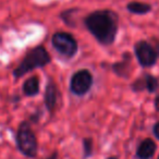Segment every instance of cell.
Instances as JSON below:
<instances>
[{
  "label": "cell",
  "instance_id": "cell-1",
  "mask_svg": "<svg viewBox=\"0 0 159 159\" xmlns=\"http://www.w3.org/2000/svg\"><path fill=\"white\" fill-rule=\"evenodd\" d=\"M85 27L102 46L115 44L119 32V16L111 9H102L89 13L83 20Z\"/></svg>",
  "mask_w": 159,
  "mask_h": 159
},
{
  "label": "cell",
  "instance_id": "cell-2",
  "mask_svg": "<svg viewBox=\"0 0 159 159\" xmlns=\"http://www.w3.org/2000/svg\"><path fill=\"white\" fill-rule=\"evenodd\" d=\"M50 62V53L43 45H38L27 51L26 55L23 57V59L19 63V66L13 70L12 75L16 80H19L36 69L45 68Z\"/></svg>",
  "mask_w": 159,
  "mask_h": 159
},
{
  "label": "cell",
  "instance_id": "cell-3",
  "mask_svg": "<svg viewBox=\"0 0 159 159\" xmlns=\"http://www.w3.org/2000/svg\"><path fill=\"white\" fill-rule=\"evenodd\" d=\"M16 144L18 150L24 157L33 159L38 154V141L35 132L32 129V124L27 120L22 121L16 129Z\"/></svg>",
  "mask_w": 159,
  "mask_h": 159
},
{
  "label": "cell",
  "instance_id": "cell-4",
  "mask_svg": "<svg viewBox=\"0 0 159 159\" xmlns=\"http://www.w3.org/2000/svg\"><path fill=\"white\" fill-rule=\"evenodd\" d=\"M51 45L58 55L66 60L74 58L79 51L76 38L68 32H56L51 37Z\"/></svg>",
  "mask_w": 159,
  "mask_h": 159
},
{
  "label": "cell",
  "instance_id": "cell-5",
  "mask_svg": "<svg viewBox=\"0 0 159 159\" xmlns=\"http://www.w3.org/2000/svg\"><path fill=\"white\" fill-rule=\"evenodd\" d=\"M94 84L93 73L89 69H80L72 74L69 83L70 92L76 97H83L91 92Z\"/></svg>",
  "mask_w": 159,
  "mask_h": 159
},
{
  "label": "cell",
  "instance_id": "cell-6",
  "mask_svg": "<svg viewBox=\"0 0 159 159\" xmlns=\"http://www.w3.org/2000/svg\"><path fill=\"white\" fill-rule=\"evenodd\" d=\"M133 52L142 68L149 69L157 63L158 56L154 46L148 40L141 39L135 43L133 46Z\"/></svg>",
  "mask_w": 159,
  "mask_h": 159
},
{
  "label": "cell",
  "instance_id": "cell-7",
  "mask_svg": "<svg viewBox=\"0 0 159 159\" xmlns=\"http://www.w3.org/2000/svg\"><path fill=\"white\" fill-rule=\"evenodd\" d=\"M60 97H61V93L58 87L57 83L53 81L51 77H49L48 82L45 87V93H44V105L46 110L48 111L50 115L55 112L56 108L58 106V102H59Z\"/></svg>",
  "mask_w": 159,
  "mask_h": 159
},
{
  "label": "cell",
  "instance_id": "cell-8",
  "mask_svg": "<svg viewBox=\"0 0 159 159\" xmlns=\"http://www.w3.org/2000/svg\"><path fill=\"white\" fill-rule=\"evenodd\" d=\"M132 60L133 57L129 51L122 53V58L120 61H117L111 64V70L117 75L118 77L121 79H129L132 73Z\"/></svg>",
  "mask_w": 159,
  "mask_h": 159
},
{
  "label": "cell",
  "instance_id": "cell-9",
  "mask_svg": "<svg viewBox=\"0 0 159 159\" xmlns=\"http://www.w3.org/2000/svg\"><path fill=\"white\" fill-rule=\"evenodd\" d=\"M157 144L150 137H146L139 142L135 150V157L137 159H152L156 154Z\"/></svg>",
  "mask_w": 159,
  "mask_h": 159
},
{
  "label": "cell",
  "instance_id": "cell-10",
  "mask_svg": "<svg viewBox=\"0 0 159 159\" xmlns=\"http://www.w3.org/2000/svg\"><path fill=\"white\" fill-rule=\"evenodd\" d=\"M22 92L26 97H35L40 92V80L39 76L33 75L23 82Z\"/></svg>",
  "mask_w": 159,
  "mask_h": 159
},
{
  "label": "cell",
  "instance_id": "cell-11",
  "mask_svg": "<svg viewBox=\"0 0 159 159\" xmlns=\"http://www.w3.org/2000/svg\"><path fill=\"white\" fill-rule=\"evenodd\" d=\"M125 9L131 14H135V16H145L152 11V6L147 2H141L137 0H133L126 3Z\"/></svg>",
  "mask_w": 159,
  "mask_h": 159
},
{
  "label": "cell",
  "instance_id": "cell-12",
  "mask_svg": "<svg viewBox=\"0 0 159 159\" xmlns=\"http://www.w3.org/2000/svg\"><path fill=\"white\" fill-rule=\"evenodd\" d=\"M80 9L79 8H70V9L63 10L61 13L59 14V18L61 21L69 27L72 29H76L77 26V13H79Z\"/></svg>",
  "mask_w": 159,
  "mask_h": 159
},
{
  "label": "cell",
  "instance_id": "cell-13",
  "mask_svg": "<svg viewBox=\"0 0 159 159\" xmlns=\"http://www.w3.org/2000/svg\"><path fill=\"white\" fill-rule=\"evenodd\" d=\"M144 82H145V89L146 92L149 94H154L158 91L159 89V81L155 75L150 73H144Z\"/></svg>",
  "mask_w": 159,
  "mask_h": 159
},
{
  "label": "cell",
  "instance_id": "cell-14",
  "mask_svg": "<svg viewBox=\"0 0 159 159\" xmlns=\"http://www.w3.org/2000/svg\"><path fill=\"white\" fill-rule=\"evenodd\" d=\"M82 159H89L94 155V139L92 137H84L82 139Z\"/></svg>",
  "mask_w": 159,
  "mask_h": 159
},
{
  "label": "cell",
  "instance_id": "cell-15",
  "mask_svg": "<svg viewBox=\"0 0 159 159\" xmlns=\"http://www.w3.org/2000/svg\"><path fill=\"white\" fill-rule=\"evenodd\" d=\"M131 89H132V92H134V93H141V92L146 91L143 75L137 77L136 80H134V81L131 83Z\"/></svg>",
  "mask_w": 159,
  "mask_h": 159
},
{
  "label": "cell",
  "instance_id": "cell-16",
  "mask_svg": "<svg viewBox=\"0 0 159 159\" xmlns=\"http://www.w3.org/2000/svg\"><path fill=\"white\" fill-rule=\"evenodd\" d=\"M43 115H44V112H43L42 109L37 108L31 116H30V118H29V120H27V121H29L31 124H36V123H38V122L40 121V119L43 118Z\"/></svg>",
  "mask_w": 159,
  "mask_h": 159
},
{
  "label": "cell",
  "instance_id": "cell-17",
  "mask_svg": "<svg viewBox=\"0 0 159 159\" xmlns=\"http://www.w3.org/2000/svg\"><path fill=\"white\" fill-rule=\"evenodd\" d=\"M152 134H154V136L159 141V121H157L156 123L152 125Z\"/></svg>",
  "mask_w": 159,
  "mask_h": 159
},
{
  "label": "cell",
  "instance_id": "cell-18",
  "mask_svg": "<svg viewBox=\"0 0 159 159\" xmlns=\"http://www.w3.org/2000/svg\"><path fill=\"white\" fill-rule=\"evenodd\" d=\"M154 106H155V110L159 111V94L155 97L154 99Z\"/></svg>",
  "mask_w": 159,
  "mask_h": 159
},
{
  "label": "cell",
  "instance_id": "cell-19",
  "mask_svg": "<svg viewBox=\"0 0 159 159\" xmlns=\"http://www.w3.org/2000/svg\"><path fill=\"white\" fill-rule=\"evenodd\" d=\"M58 157H59V152H58V150H55V152L51 155H49L46 159H58Z\"/></svg>",
  "mask_w": 159,
  "mask_h": 159
},
{
  "label": "cell",
  "instance_id": "cell-20",
  "mask_svg": "<svg viewBox=\"0 0 159 159\" xmlns=\"http://www.w3.org/2000/svg\"><path fill=\"white\" fill-rule=\"evenodd\" d=\"M154 40L156 42V46H154V48H155V50H156L157 56H158V58H159V40H157V39H154Z\"/></svg>",
  "mask_w": 159,
  "mask_h": 159
},
{
  "label": "cell",
  "instance_id": "cell-21",
  "mask_svg": "<svg viewBox=\"0 0 159 159\" xmlns=\"http://www.w3.org/2000/svg\"><path fill=\"white\" fill-rule=\"evenodd\" d=\"M106 159H119L117 156H110V157H107Z\"/></svg>",
  "mask_w": 159,
  "mask_h": 159
},
{
  "label": "cell",
  "instance_id": "cell-22",
  "mask_svg": "<svg viewBox=\"0 0 159 159\" xmlns=\"http://www.w3.org/2000/svg\"><path fill=\"white\" fill-rule=\"evenodd\" d=\"M157 159H159V156H158V158H157Z\"/></svg>",
  "mask_w": 159,
  "mask_h": 159
}]
</instances>
